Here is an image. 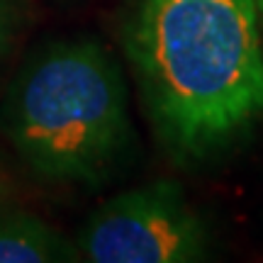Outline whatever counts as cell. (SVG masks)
<instances>
[{
    "mask_svg": "<svg viewBox=\"0 0 263 263\" xmlns=\"http://www.w3.org/2000/svg\"><path fill=\"white\" fill-rule=\"evenodd\" d=\"M124 47L173 159L205 161L263 122V32L254 0H137Z\"/></svg>",
    "mask_w": 263,
    "mask_h": 263,
    "instance_id": "obj_1",
    "label": "cell"
},
{
    "mask_svg": "<svg viewBox=\"0 0 263 263\" xmlns=\"http://www.w3.org/2000/svg\"><path fill=\"white\" fill-rule=\"evenodd\" d=\"M0 117L20 161L51 183H100L132 141L122 68L88 37L37 49L12 78Z\"/></svg>",
    "mask_w": 263,
    "mask_h": 263,
    "instance_id": "obj_2",
    "label": "cell"
},
{
    "mask_svg": "<svg viewBox=\"0 0 263 263\" xmlns=\"http://www.w3.org/2000/svg\"><path fill=\"white\" fill-rule=\"evenodd\" d=\"M76 246L93 263H193L207 258L210 229L178 183L154 180L103 202Z\"/></svg>",
    "mask_w": 263,
    "mask_h": 263,
    "instance_id": "obj_3",
    "label": "cell"
},
{
    "mask_svg": "<svg viewBox=\"0 0 263 263\" xmlns=\"http://www.w3.org/2000/svg\"><path fill=\"white\" fill-rule=\"evenodd\" d=\"M81 261L78 246L57 227L17 207H0V263Z\"/></svg>",
    "mask_w": 263,
    "mask_h": 263,
    "instance_id": "obj_4",
    "label": "cell"
},
{
    "mask_svg": "<svg viewBox=\"0 0 263 263\" xmlns=\"http://www.w3.org/2000/svg\"><path fill=\"white\" fill-rule=\"evenodd\" d=\"M3 42H5V15H3V8H0V49H3Z\"/></svg>",
    "mask_w": 263,
    "mask_h": 263,
    "instance_id": "obj_5",
    "label": "cell"
},
{
    "mask_svg": "<svg viewBox=\"0 0 263 263\" xmlns=\"http://www.w3.org/2000/svg\"><path fill=\"white\" fill-rule=\"evenodd\" d=\"M256 10H258V20H261V32H263V0H254Z\"/></svg>",
    "mask_w": 263,
    "mask_h": 263,
    "instance_id": "obj_6",
    "label": "cell"
}]
</instances>
